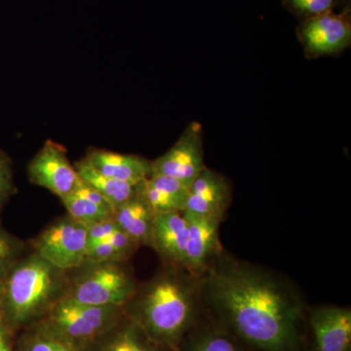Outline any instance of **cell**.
I'll use <instances>...</instances> for the list:
<instances>
[{
	"instance_id": "obj_6",
	"label": "cell",
	"mask_w": 351,
	"mask_h": 351,
	"mask_svg": "<svg viewBox=\"0 0 351 351\" xmlns=\"http://www.w3.org/2000/svg\"><path fill=\"white\" fill-rule=\"evenodd\" d=\"M87 248V226L69 214L48 226L32 241V252L66 272L82 265Z\"/></svg>"
},
{
	"instance_id": "obj_16",
	"label": "cell",
	"mask_w": 351,
	"mask_h": 351,
	"mask_svg": "<svg viewBox=\"0 0 351 351\" xmlns=\"http://www.w3.org/2000/svg\"><path fill=\"white\" fill-rule=\"evenodd\" d=\"M178 351L253 350L206 313L186 335Z\"/></svg>"
},
{
	"instance_id": "obj_9",
	"label": "cell",
	"mask_w": 351,
	"mask_h": 351,
	"mask_svg": "<svg viewBox=\"0 0 351 351\" xmlns=\"http://www.w3.org/2000/svg\"><path fill=\"white\" fill-rule=\"evenodd\" d=\"M300 38L309 56L320 57L341 52L350 45L351 22L348 12L320 14L304 19Z\"/></svg>"
},
{
	"instance_id": "obj_20",
	"label": "cell",
	"mask_w": 351,
	"mask_h": 351,
	"mask_svg": "<svg viewBox=\"0 0 351 351\" xmlns=\"http://www.w3.org/2000/svg\"><path fill=\"white\" fill-rule=\"evenodd\" d=\"M16 339L15 351H84L36 322Z\"/></svg>"
},
{
	"instance_id": "obj_8",
	"label": "cell",
	"mask_w": 351,
	"mask_h": 351,
	"mask_svg": "<svg viewBox=\"0 0 351 351\" xmlns=\"http://www.w3.org/2000/svg\"><path fill=\"white\" fill-rule=\"evenodd\" d=\"M205 167L202 127L193 122L169 151L152 161V176H169L191 186Z\"/></svg>"
},
{
	"instance_id": "obj_7",
	"label": "cell",
	"mask_w": 351,
	"mask_h": 351,
	"mask_svg": "<svg viewBox=\"0 0 351 351\" xmlns=\"http://www.w3.org/2000/svg\"><path fill=\"white\" fill-rule=\"evenodd\" d=\"M29 182L51 191L58 197L73 193L80 177L66 156V149L47 140L27 165Z\"/></svg>"
},
{
	"instance_id": "obj_13",
	"label": "cell",
	"mask_w": 351,
	"mask_h": 351,
	"mask_svg": "<svg viewBox=\"0 0 351 351\" xmlns=\"http://www.w3.org/2000/svg\"><path fill=\"white\" fill-rule=\"evenodd\" d=\"M188 239V221L182 212L156 214L152 247L166 265L184 269Z\"/></svg>"
},
{
	"instance_id": "obj_26",
	"label": "cell",
	"mask_w": 351,
	"mask_h": 351,
	"mask_svg": "<svg viewBox=\"0 0 351 351\" xmlns=\"http://www.w3.org/2000/svg\"><path fill=\"white\" fill-rule=\"evenodd\" d=\"M117 230H119V226L117 225V223H115L113 219H106V221H98V223L88 226V247L108 239V237L117 232Z\"/></svg>"
},
{
	"instance_id": "obj_14",
	"label": "cell",
	"mask_w": 351,
	"mask_h": 351,
	"mask_svg": "<svg viewBox=\"0 0 351 351\" xmlns=\"http://www.w3.org/2000/svg\"><path fill=\"white\" fill-rule=\"evenodd\" d=\"M85 157L101 174L119 181L137 184L152 176V162L144 157L101 149H91Z\"/></svg>"
},
{
	"instance_id": "obj_1",
	"label": "cell",
	"mask_w": 351,
	"mask_h": 351,
	"mask_svg": "<svg viewBox=\"0 0 351 351\" xmlns=\"http://www.w3.org/2000/svg\"><path fill=\"white\" fill-rule=\"evenodd\" d=\"M205 313L253 351H306V306L269 270L225 251L200 276Z\"/></svg>"
},
{
	"instance_id": "obj_23",
	"label": "cell",
	"mask_w": 351,
	"mask_h": 351,
	"mask_svg": "<svg viewBox=\"0 0 351 351\" xmlns=\"http://www.w3.org/2000/svg\"><path fill=\"white\" fill-rule=\"evenodd\" d=\"M131 253L115 246L110 239L88 247L86 260L90 263H124L130 258Z\"/></svg>"
},
{
	"instance_id": "obj_15",
	"label": "cell",
	"mask_w": 351,
	"mask_h": 351,
	"mask_svg": "<svg viewBox=\"0 0 351 351\" xmlns=\"http://www.w3.org/2000/svg\"><path fill=\"white\" fill-rule=\"evenodd\" d=\"M191 186L181 180L169 176L154 175L141 182L138 195L156 214L184 212Z\"/></svg>"
},
{
	"instance_id": "obj_17",
	"label": "cell",
	"mask_w": 351,
	"mask_h": 351,
	"mask_svg": "<svg viewBox=\"0 0 351 351\" xmlns=\"http://www.w3.org/2000/svg\"><path fill=\"white\" fill-rule=\"evenodd\" d=\"M87 351H168L152 341L142 327L123 314L119 322Z\"/></svg>"
},
{
	"instance_id": "obj_11",
	"label": "cell",
	"mask_w": 351,
	"mask_h": 351,
	"mask_svg": "<svg viewBox=\"0 0 351 351\" xmlns=\"http://www.w3.org/2000/svg\"><path fill=\"white\" fill-rule=\"evenodd\" d=\"M230 197V186L225 178L205 167L191 184L184 213L223 221Z\"/></svg>"
},
{
	"instance_id": "obj_27",
	"label": "cell",
	"mask_w": 351,
	"mask_h": 351,
	"mask_svg": "<svg viewBox=\"0 0 351 351\" xmlns=\"http://www.w3.org/2000/svg\"><path fill=\"white\" fill-rule=\"evenodd\" d=\"M15 334L8 325L0 326V351H15Z\"/></svg>"
},
{
	"instance_id": "obj_22",
	"label": "cell",
	"mask_w": 351,
	"mask_h": 351,
	"mask_svg": "<svg viewBox=\"0 0 351 351\" xmlns=\"http://www.w3.org/2000/svg\"><path fill=\"white\" fill-rule=\"evenodd\" d=\"M25 252V242L7 232L0 219V281L4 280Z\"/></svg>"
},
{
	"instance_id": "obj_24",
	"label": "cell",
	"mask_w": 351,
	"mask_h": 351,
	"mask_svg": "<svg viewBox=\"0 0 351 351\" xmlns=\"http://www.w3.org/2000/svg\"><path fill=\"white\" fill-rule=\"evenodd\" d=\"M16 193L17 188L14 182L12 159L0 149V214Z\"/></svg>"
},
{
	"instance_id": "obj_4",
	"label": "cell",
	"mask_w": 351,
	"mask_h": 351,
	"mask_svg": "<svg viewBox=\"0 0 351 351\" xmlns=\"http://www.w3.org/2000/svg\"><path fill=\"white\" fill-rule=\"evenodd\" d=\"M123 263H83L68 272L64 297L90 306L123 307L138 289Z\"/></svg>"
},
{
	"instance_id": "obj_10",
	"label": "cell",
	"mask_w": 351,
	"mask_h": 351,
	"mask_svg": "<svg viewBox=\"0 0 351 351\" xmlns=\"http://www.w3.org/2000/svg\"><path fill=\"white\" fill-rule=\"evenodd\" d=\"M313 335L311 351H350L351 311L350 307H314L307 317Z\"/></svg>"
},
{
	"instance_id": "obj_19",
	"label": "cell",
	"mask_w": 351,
	"mask_h": 351,
	"mask_svg": "<svg viewBox=\"0 0 351 351\" xmlns=\"http://www.w3.org/2000/svg\"><path fill=\"white\" fill-rule=\"evenodd\" d=\"M78 176L99 191L117 210L126 201L137 195L138 184L119 181L98 172L86 157L75 164Z\"/></svg>"
},
{
	"instance_id": "obj_28",
	"label": "cell",
	"mask_w": 351,
	"mask_h": 351,
	"mask_svg": "<svg viewBox=\"0 0 351 351\" xmlns=\"http://www.w3.org/2000/svg\"><path fill=\"white\" fill-rule=\"evenodd\" d=\"M6 324L5 309H4L3 282L0 281V326Z\"/></svg>"
},
{
	"instance_id": "obj_12",
	"label": "cell",
	"mask_w": 351,
	"mask_h": 351,
	"mask_svg": "<svg viewBox=\"0 0 351 351\" xmlns=\"http://www.w3.org/2000/svg\"><path fill=\"white\" fill-rule=\"evenodd\" d=\"M184 216L189 226L184 269L200 276L223 250L219 239V228L221 221L189 213H184Z\"/></svg>"
},
{
	"instance_id": "obj_2",
	"label": "cell",
	"mask_w": 351,
	"mask_h": 351,
	"mask_svg": "<svg viewBox=\"0 0 351 351\" xmlns=\"http://www.w3.org/2000/svg\"><path fill=\"white\" fill-rule=\"evenodd\" d=\"M123 311L157 345L178 351L204 313L200 276L184 267L166 265L149 282L138 287Z\"/></svg>"
},
{
	"instance_id": "obj_3",
	"label": "cell",
	"mask_w": 351,
	"mask_h": 351,
	"mask_svg": "<svg viewBox=\"0 0 351 351\" xmlns=\"http://www.w3.org/2000/svg\"><path fill=\"white\" fill-rule=\"evenodd\" d=\"M2 282L6 324L17 332L38 322L64 298L68 272L32 252L13 265Z\"/></svg>"
},
{
	"instance_id": "obj_5",
	"label": "cell",
	"mask_w": 351,
	"mask_h": 351,
	"mask_svg": "<svg viewBox=\"0 0 351 351\" xmlns=\"http://www.w3.org/2000/svg\"><path fill=\"white\" fill-rule=\"evenodd\" d=\"M123 314L121 306H90L64 297L38 323L71 345L87 351Z\"/></svg>"
},
{
	"instance_id": "obj_21",
	"label": "cell",
	"mask_w": 351,
	"mask_h": 351,
	"mask_svg": "<svg viewBox=\"0 0 351 351\" xmlns=\"http://www.w3.org/2000/svg\"><path fill=\"white\" fill-rule=\"evenodd\" d=\"M69 216L84 226L113 219L114 210L104 207L94 201L73 193L61 198Z\"/></svg>"
},
{
	"instance_id": "obj_18",
	"label": "cell",
	"mask_w": 351,
	"mask_h": 351,
	"mask_svg": "<svg viewBox=\"0 0 351 351\" xmlns=\"http://www.w3.org/2000/svg\"><path fill=\"white\" fill-rule=\"evenodd\" d=\"M156 213L140 195H136L117 208L113 215L117 225L134 242L152 247Z\"/></svg>"
},
{
	"instance_id": "obj_25",
	"label": "cell",
	"mask_w": 351,
	"mask_h": 351,
	"mask_svg": "<svg viewBox=\"0 0 351 351\" xmlns=\"http://www.w3.org/2000/svg\"><path fill=\"white\" fill-rule=\"evenodd\" d=\"M337 2L338 0H284L293 12L306 18L332 11Z\"/></svg>"
}]
</instances>
